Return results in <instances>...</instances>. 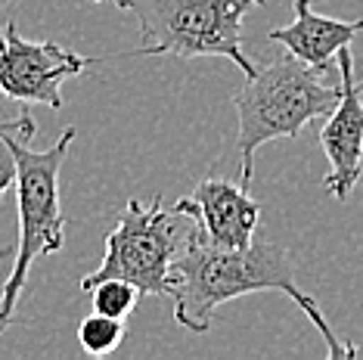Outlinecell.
Returning a JSON list of instances; mask_svg holds the SVG:
<instances>
[{"label":"cell","instance_id":"obj_2","mask_svg":"<svg viewBox=\"0 0 363 360\" xmlns=\"http://www.w3.org/2000/svg\"><path fill=\"white\" fill-rule=\"evenodd\" d=\"M38 121L22 109L16 118H0V140L10 146L16 159V202H19V249L13 270L0 289V335L16 320L19 298L26 292L28 270L40 255H53L65 242V215L60 206V171L75 143V128H65L50 150H31Z\"/></svg>","mask_w":363,"mask_h":360},{"label":"cell","instance_id":"obj_8","mask_svg":"<svg viewBox=\"0 0 363 360\" xmlns=\"http://www.w3.org/2000/svg\"><path fill=\"white\" fill-rule=\"evenodd\" d=\"M174 208L193 218L199 230L220 249L252 245L261 220V202L249 196V186L220 177L199 180L196 190L186 199H180Z\"/></svg>","mask_w":363,"mask_h":360},{"label":"cell","instance_id":"obj_6","mask_svg":"<svg viewBox=\"0 0 363 360\" xmlns=\"http://www.w3.org/2000/svg\"><path fill=\"white\" fill-rule=\"evenodd\" d=\"M94 62L90 56H78L53 40H28L19 35L16 22H6L0 35V94L10 100L31 106L40 103L47 109H62V81L81 75Z\"/></svg>","mask_w":363,"mask_h":360},{"label":"cell","instance_id":"obj_11","mask_svg":"<svg viewBox=\"0 0 363 360\" xmlns=\"http://www.w3.org/2000/svg\"><path fill=\"white\" fill-rule=\"evenodd\" d=\"M94 296V310L106 317H115V320H128L130 314L140 305V289L128 280H118V276H109V280H100L94 289L87 292Z\"/></svg>","mask_w":363,"mask_h":360},{"label":"cell","instance_id":"obj_9","mask_svg":"<svg viewBox=\"0 0 363 360\" xmlns=\"http://www.w3.org/2000/svg\"><path fill=\"white\" fill-rule=\"evenodd\" d=\"M313 0H292L295 19L292 26L270 31V44L283 47L295 60H301L311 69L329 72V62L338 56L342 47H351L354 38L363 31V19L345 22V19H329V16L313 13Z\"/></svg>","mask_w":363,"mask_h":360},{"label":"cell","instance_id":"obj_4","mask_svg":"<svg viewBox=\"0 0 363 360\" xmlns=\"http://www.w3.org/2000/svg\"><path fill=\"white\" fill-rule=\"evenodd\" d=\"M140 26L134 56H177L230 60L245 78L255 65L242 50V19L264 0H115Z\"/></svg>","mask_w":363,"mask_h":360},{"label":"cell","instance_id":"obj_5","mask_svg":"<svg viewBox=\"0 0 363 360\" xmlns=\"http://www.w3.org/2000/svg\"><path fill=\"white\" fill-rule=\"evenodd\" d=\"M196 220L177 208H164L155 196L150 206L128 199L118 224L106 233V255L94 274L81 280V292H90L100 280L118 276L140 289V296H168V274L180 255Z\"/></svg>","mask_w":363,"mask_h":360},{"label":"cell","instance_id":"obj_1","mask_svg":"<svg viewBox=\"0 0 363 360\" xmlns=\"http://www.w3.org/2000/svg\"><path fill=\"white\" fill-rule=\"evenodd\" d=\"M255 292H283L298 305L326 342L329 360H351L360 351L333 332L320 305L298 286L295 261L289 249L274 242H252L245 249H220L199 230L189 233L168 274V296L174 298V320L184 330L202 335L211 330V317L220 305L255 296Z\"/></svg>","mask_w":363,"mask_h":360},{"label":"cell","instance_id":"obj_10","mask_svg":"<svg viewBox=\"0 0 363 360\" xmlns=\"http://www.w3.org/2000/svg\"><path fill=\"white\" fill-rule=\"evenodd\" d=\"M128 339V326L125 320H115V317H106V314H90L78 323V345L94 357H106L112 354L121 342Z\"/></svg>","mask_w":363,"mask_h":360},{"label":"cell","instance_id":"obj_3","mask_svg":"<svg viewBox=\"0 0 363 360\" xmlns=\"http://www.w3.org/2000/svg\"><path fill=\"white\" fill-rule=\"evenodd\" d=\"M342 84H333L326 72L311 69L292 53H279L255 69L249 84L236 94L239 116V184L249 186L255 174V152L279 137H298L311 121L326 118L335 109Z\"/></svg>","mask_w":363,"mask_h":360},{"label":"cell","instance_id":"obj_7","mask_svg":"<svg viewBox=\"0 0 363 360\" xmlns=\"http://www.w3.org/2000/svg\"><path fill=\"white\" fill-rule=\"evenodd\" d=\"M335 62L342 96L326 116V125L320 128V146L329 162L323 190L345 202L363 177V78H354L351 47H342Z\"/></svg>","mask_w":363,"mask_h":360},{"label":"cell","instance_id":"obj_12","mask_svg":"<svg viewBox=\"0 0 363 360\" xmlns=\"http://www.w3.org/2000/svg\"><path fill=\"white\" fill-rule=\"evenodd\" d=\"M13 184H16V159L10 146L0 140V199L6 196V190H13Z\"/></svg>","mask_w":363,"mask_h":360}]
</instances>
